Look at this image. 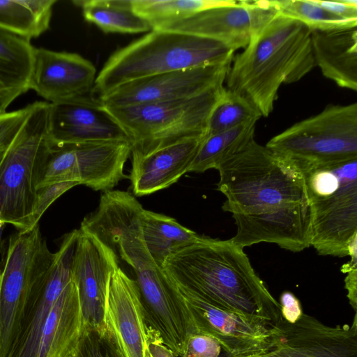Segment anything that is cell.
<instances>
[{
    "label": "cell",
    "mask_w": 357,
    "mask_h": 357,
    "mask_svg": "<svg viewBox=\"0 0 357 357\" xmlns=\"http://www.w3.org/2000/svg\"><path fill=\"white\" fill-rule=\"evenodd\" d=\"M261 114L245 97L225 88L208 119L204 137L257 122Z\"/></svg>",
    "instance_id": "32"
},
{
    "label": "cell",
    "mask_w": 357,
    "mask_h": 357,
    "mask_svg": "<svg viewBox=\"0 0 357 357\" xmlns=\"http://www.w3.org/2000/svg\"><path fill=\"white\" fill-rule=\"evenodd\" d=\"M357 27L311 31L312 53L322 75L342 88L357 90Z\"/></svg>",
    "instance_id": "25"
},
{
    "label": "cell",
    "mask_w": 357,
    "mask_h": 357,
    "mask_svg": "<svg viewBox=\"0 0 357 357\" xmlns=\"http://www.w3.org/2000/svg\"><path fill=\"white\" fill-rule=\"evenodd\" d=\"M132 145L125 142L69 144L52 146L38 188L63 181L94 190H112L128 178L123 173Z\"/></svg>",
    "instance_id": "10"
},
{
    "label": "cell",
    "mask_w": 357,
    "mask_h": 357,
    "mask_svg": "<svg viewBox=\"0 0 357 357\" xmlns=\"http://www.w3.org/2000/svg\"><path fill=\"white\" fill-rule=\"evenodd\" d=\"M271 357H357V314L351 325L329 326L303 313L271 327Z\"/></svg>",
    "instance_id": "15"
},
{
    "label": "cell",
    "mask_w": 357,
    "mask_h": 357,
    "mask_svg": "<svg viewBox=\"0 0 357 357\" xmlns=\"http://www.w3.org/2000/svg\"><path fill=\"white\" fill-rule=\"evenodd\" d=\"M105 324L124 357H146L147 324L135 280L119 266L109 284Z\"/></svg>",
    "instance_id": "22"
},
{
    "label": "cell",
    "mask_w": 357,
    "mask_h": 357,
    "mask_svg": "<svg viewBox=\"0 0 357 357\" xmlns=\"http://www.w3.org/2000/svg\"><path fill=\"white\" fill-rule=\"evenodd\" d=\"M224 85L181 99L124 107H107L132 142L146 153L187 139L204 137L208 117Z\"/></svg>",
    "instance_id": "8"
},
{
    "label": "cell",
    "mask_w": 357,
    "mask_h": 357,
    "mask_svg": "<svg viewBox=\"0 0 357 357\" xmlns=\"http://www.w3.org/2000/svg\"><path fill=\"white\" fill-rule=\"evenodd\" d=\"M202 139H187L144 154L131 151L128 178L133 194L149 195L177 182L189 172Z\"/></svg>",
    "instance_id": "23"
},
{
    "label": "cell",
    "mask_w": 357,
    "mask_h": 357,
    "mask_svg": "<svg viewBox=\"0 0 357 357\" xmlns=\"http://www.w3.org/2000/svg\"><path fill=\"white\" fill-rule=\"evenodd\" d=\"M75 250L73 242L67 240L61 242L47 273L26 303L19 333L7 357H36L48 314L72 280Z\"/></svg>",
    "instance_id": "21"
},
{
    "label": "cell",
    "mask_w": 357,
    "mask_h": 357,
    "mask_svg": "<svg viewBox=\"0 0 357 357\" xmlns=\"http://www.w3.org/2000/svg\"><path fill=\"white\" fill-rule=\"evenodd\" d=\"M29 106L23 126L0 160V220L18 231L33 228L38 185L52 147L50 104L36 101Z\"/></svg>",
    "instance_id": "5"
},
{
    "label": "cell",
    "mask_w": 357,
    "mask_h": 357,
    "mask_svg": "<svg viewBox=\"0 0 357 357\" xmlns=\"http://www.w3.org/2000/svg\"><path fill=\"white\" fill-rule=\"evenodd\" d=\"M256 122H250L202 139L189 172L217 167L254 139Z\"/></svg>",
    "instance_id": "30"
},
{
    "label": "cell",
    "mask_w": 357,
    "mask_h": 357,
    "mask_svg": "<svg viewBox=\"0 0 357 357\" xmlns=\"http://www.w3.org/2000/svg\"><path fill=\"white\" fill-rule=\"evenodd\" d=\"M5 225H6V223L0 220V244H1L2 233H3V229L5 227Z\"/></svg>",
    "instance_id": "44"
},
{
    "label": "cell",
    "mask_w": 357,
    "mask_h": 357,
    "mask_svg": "<svg viewBox=\"0 0 357 357\" xmlns=\"http://www.w3.org/2000/svg\"><path fill=\"white\" fill-rule=\"evenodd\" d=\"M180 293L197 333L216 340L226 356L261 354L272 349V324L268 321L222 310L187 293Z\"/></svg>",
    "instance_id": "18"
},
{
    "label": "cell",
    "mask_w": 357,
    "mask_h": 357,
    "mask_svg": "<svg viewBox=\"0 0 357 357\" xmlns=\"http://www.w3.org/2000/svg\"><path fill=\"white\" fill-rule=\"evenodd\" d=\"M146 357H178L162 342L160 335L147 326L146 339Z\"/></svg>",
    "instance_id": "38"
},
{
    "label": "cell",
    "mask_w": 357,
    "mask_h": 357,
    "mask_svg": "<svg viewBox=\"0 0 357 357\" xmlns=\"http://www.w3.org/2000/svg\"><path fill=\"white\" fill-rule=\"evenodd\" d=\"M29 110L28 105L17 110L0 112V153L10 146L23 126Z\"/></svg>",
    "instance_id": "35"
},
{
    "label": "cell",
    "mask_w": 357,
    "mask_h": 357,
    "mask_svg": "<svg viewBox=\"0 0 357 357\" xmlns=\"http://www.w3.org/2000/svg\"><path fill=\"white\" fill-rule=\"evenodd\" d=\"M279 303L282 317L287 322L296 321L303 314L299 300L291 292H283Z\"/></svg>",
    "instance_id": "39"
},
{
    "label": "cell",
    "mask_w": 357,
    "mask_h": 357,
    "mask_svg": "<svg viewBox=\"0 0 357 357\" xmlns=\"http://www.w3.org/2000/svg\"><path fill=\"white\" fill-rule=\"evenodd\" d=\"M82 330L78 291L71 280L48 314L36 357H70Z\"/></svg>",
    "instance_id": "24"
},
{
    "label": "cell",
    "mask_w": 357,
    "mask_h": 357,
    "mask_svg": "<svg viewBox=\"0 0 357 357\" xmlns=\"http://www.w3.org/2000/svg\"><path fill=\"white\" fill-rule=\"evenodd\" d=\"M56 0H0V29L31 40L49 28Z\"/></svg>",
    "instance_id": "29"
},
{
    "label": "cell",
    "mask_w": 357,
    "mask_h": 357,
    "mask_svg": "<svg viewBox=\"0 0 357 357\" xmlns=\"http://www.w3.org/2000/svg\"><path fill=\"white\" fill-rule=\"evenodd\" d=\"M216 169L222 210L231 214L308 199L303 174L255 139Z\"/></svg>",
    "instance_id": "4"
},
{
    "label": "cell",
    "mask_w": 357,
    "mask_h": 357,
    "mask_svg": "<svg viewBox=\"0 0 357 357\" xmlns=\"http://www.w3.org/2000/svg\"><path fill=\"white\" fill-rule=\"evenodd\" d=\"M79 185L76 182L63 181L52 183L37 190V197L32 215V226L35 227L47 208L61 195Z\"/></svg>",
    "instance_id": "36"
},
{
    "label": "cell",
    "mask_w": 357,
    "mask_h": 357,
    "mask_svg": "<svg viewBox=\"0 0 357 357\" xmlns=\"http://www.w3.org/2000/svg\"><path fill=\"white\" fill-rule=\"evenodd\" d=\"M48 126L52 146L112 142L132 145L128 133L107 108L89 94L50 104Z\"/></svg>",
    "instance_id": "19"
},
{
    "label": "cell",
    "mask_w": 357,
    "mask_h": 357,
    "mask_svg": "<svg viewBox=\"0 0 357 357\" xmlns=\"http://www.w3.org/2000/svg\"><path fill=\"white\" fill-rule=\"evenodd\" d=\"M143 207L130 192L110 190L98 208L85 217L80 229L93 234L131 267L151 259L141 229Z\"/></svg>",
    "instance_id": "12"
},
{
    "label": "cell",
    "mask_w": 357,
    "mask_h": 357,
    "mask_svg": "<svg viewBox=\"0 0 357 357\" xmlns=\"http://www.w3.org/2000/svg\"><path fill=\"white\" fill-rule=\"evenodd\" d=\"M78 231L72 280L78 291L83 328H105L107 294L119 267V257L93 234L80 228Z\"/></svg>",
    "instance_id": "17"
},
{
    "label": "cell",
    "mask_w": 357,
    "mask_h": 357,
    "mask_svg": "<svg viewBox=\"0 0 357 357\" xmlns=\"http://www.w3.org/2000/svg\"><path fill=\"white\" fill-rule=\"evenodd\" d=\"M312 213L311 245L343 257L357 237V158L303 172Z\"/></svg>",
    "instance_id": "6"
},
{
    "label": "cell",
    "mask_w": 357,
    "mask_h": 357,
    "mask_svg": "<svg viewBox=\"0 0 357 357\" xmlns=\"http://www.w3.org/2000/svg\"><path fill=\"white\" fill-rule=\"evenodd\" d=\"M84 20L104 33H139L152 30L132 9L131 0H74Z\"/></svg>",
    "instance_id": "28"
},
{
    "label": "cell",
    "mask_w": 357,
    "mask_h": 357,
    "mask_svg": "<svg viewBox=\"0 0 357 357\" xmlns=\"http://www.w3.org/2000/svg\"><path fill=\"white\" fill-rule=\"evenodd\" d=\"M280 14L296 20L311 31H329L357 27V21L337 17L317 5L314 0H271Z\"/></svg>",
    "instance_id": "33"
},
{
    "label": "cell",
    "mask_w": 357,
    "mask_h": 357,
    "mask_svg": "<svg viewBox=\"0 0 357 357\" xmlns=\"http://www.w3.org/2000/svg\"><path fill=\"white\" fill-rule=\"evenodd\" d=\"M222 347L214 338L204 334L190 335L181 357H219Z\"/></svg>",
    "instance_id": "37"
},
{
    "label": "cell",
    "mask_w": 357,
    "mask_h": 357,
    "mask_svg": "<svg viewBox=\"0 0 357 357\" xmlns=\"http://www.w3.org/2000/svg\"><path fill=\"white\" fill-rule=\"evenodd\" d=\"M6 89L0 83V112H6L8 108L6 105Z\"/></svg>",
    "instance_id": "42"
},
{
    "label": "cell",
    "mask_w": 357,
    "mask_h": 357,
    "mask_svg": "<svg viewBox=\"0 0 357 357\" xmlns=\"http://www.w3.org/2000/svg\"><path fill=\"white\" fill-rule=\"evenodd\" d=\"M316 66L311 31L277 11L243 50L234 56L227 89L248 99L268 117L284 84L300 81Z\"/></svg>",
    "instance_id": "2"
},
{
    "label": "cell",
    "mask_w": 357,
    "mask_h": 357,
    "mask_svg": "<svg viewBox=\"0 0 357 357\" xmlns=\"http://www.w3.org/2000/svg\"><path fill=\"white\" fill-rule=\"evenodd\" d=\"M70 357H124L114 337L105 328H83Z\"/></svg>",
    "instance_id": "34"
},
{
    "label": "cell",
    "mask_w": 357,
    "mask_h": 357,
    "mask_svg": "<svg viewBox=\"0 0 357 357\" xmlns=\"http://www.w3.org/2000/svg\"><path fill=\"white\" fill-rule=\"evenodd\" d=\"M226 357H271L268 356L266 353L261 354H252L248 356H226Z\"/></svg>",
    "instance_id": "43"
},
{
    "label": "cell",
    "mask_w": 357,
    "mask_h": 357,
    "mask_svg": "<svg viewBox=\"0 0 357 357\" xmlns=\"http://www.w3.org/2000/svg\"><path fill=\"white\" fill-rule=\"evenodd\" d=\"M314 1L329 13L341 18L357 21V7L345 4L340 0L329 1L314 0Z\"/></svg>",
    "instance_id": "40"
},
{
    "label": "cell",
    "mask_w": 357,
    "mask_h": 357,
    "mask_svg": "<svg viewBox=\"0 0 357 357\" xmlns=\"http://www.w3.org/2000/svg\"><path fill=\"white\" fill-rule=\"evenodd\" d=\"M232 216L237 231L229 240L242 249L267 242L297 252L311 245L312 213L308 199Z\"/></svg>",
    "instance_id": "16"
},
{
    "label": "cell",
    "mask_w": 357,
    "mask_h": 357,
    "mask_svg": "<svg viewBox=\"0 0 357 357\" xmlns=\"http://www.w3.org/2000/svg\"><path fill=\"white\" fill-rule=\"evenodd\" d=\"M276 13L271 1H236L231 5L202 10L157 30L212 39L234 52L244 49Z\"/></svg>",
    "instance_id": "13"
},
{
    "label": "cell",
    "mask_w": 357,
    "mask_h": 357,
    "mask_svg": "<svg viewBox=\"0 0 357 357\" xmlns=\"http://www.w3.org/2000/svg\"><path fill=\"white\" fill-rule=\"evenodd\" d=\"M132 269L147 326L181 357L188 338L197 333L183 296L153 260L138 264Z\"/></svg>",
    "instance_id": "11"
},
{
    "label": "cell",
    "mask_w": 357,
    "mask_h": 357,
    "mask_svg": "<svg viewBox=\"0 0 357 357\" xmlns=\"http://www.w3.org/2000/svg\"><path fill=\"white\" fill-rule=\"evenodd\" d=\"M347 276L344 279V287L347 290V296L349 304L354 310H357V264L349 267L347 271Z\"/></svg>",
    "instance_id": "41"
},
{
    "label": "cell",
    "mask_w": 357,
    "mask_h": 357,
    "mask_svg": "<svg viewBox=\"0 0 357 357\" xmlns=\"http://www.w3.org/2000/svg\"><path fill=\"white\" fill-rule=\"evenodd\" d=\"M96 77L93 64L79 54L35 49L29 88L50 104L88 95Z\"/></svg>",
    "instance_id": "20"
},
{
    "label": "cell",
    "mask_w": 357,
    "mask_h": 357,
    "mask_svg": "<svg viewBox=\"0 0 357 357\" xmlns=\"http://www.w3.org/2000/svg\"><path fill=\"white\" fill-rule=\"evenodd\" d=\"M54 258L38 224L11 235L0 264V357H7L19 333L26 303Z\"/></svg>",
    "instance_id": "9"
},
{
    "label": "cell",
    "mask_w": 357,
    "mask_h": 357,
    "mask_svg": "<svg viewBox=\"0 0 357 357\" xmlns=\"http://www.w3.org/2000/svg\"><path fill=\"white\" fill-rule=\"evenodd\" d=\"M234 53L212 39L183 32L152 29L110 55L96 76L91 93L99 99L135 79L231 62Z\"/></svg>",
    "instance_id": "3"
},
{
    "label": "cell",
    "mask_w": 357,
    "mask_h": 357,
    "mask_svg": "<svg viewBox=\"0 0 357 357\" xmlns=\"http://www.w3.org/2000/svg\"><path fill=\"white\" fill-rule=\"evenodd\" d=\"M231 62L180 70L135 79L99 100L107 107H124L194 96L224 85Z\"/></svg>",
    "instance_id": "14"
},
{
    "label": "cell",
    "mask_w": 357,
    "mask_h": 357,
    "mask_svg": "<svg viewBox=\"0 0 357 357\" xmlns=\"http://www.w3.org/2000/svg\"><path fill=\"white\" fill-rule=\"evenodd\" d=\"M141 229L151 257L161 268L169 255L199 237L175 219L145 209L141 215Z\"/></svg>",
    "instance_id": "27"
},
{
    "label": "cell",
    "mask_w": 357,
    "mask_h": 357,
    "mask_svg": "<svg viewBox=\"0 0 357 357\" xmlns=\"http://www.w3.org/2000/svg\"><path fill=\"white\" fill-rule=\"evenodd\" d=\"M162 270L180 291L215 307L272 324L280 305L257 275L243 249L229 239L199 236L169 255Z\"/></svg>",
    "instance_id": "1"
},
{
    "label": "cell",
    "mask_w": 357,
    "mask_h": 357,
    "mask_svg": "<svg viewBox=\"0 0 357 357\" xmlns=\"http://www.w3.org/2000/svg\"><path fill=\"white\" fill-rule=\"evenodd\" d=\"M3 153V152L0 153V160H1V157H2Z\"/></svg>",
    "instance_id": "45"
},
{
    "label": "cell",
    "mask_w": 357,
    "mask_h": 357,
    "mask_svg": "<svg viewBox=\"0 0 357 357\" xmlns=\"http://www.w3.org/2000/svg\"><path fill=\"white\" fill-rule=\"evenodd\" d=\"M266 146L302 173L357 158V103L328 105L274 136Z\"/></svg>",
    "instance_id": "7"
},
{
    "label": "cell",
    "mask_w": 357,
    "mask_h": 357,
    "mask_svg": "<svg viewBox=\"0 0 357 357\" xmlns=\"http://www.w3.org/2000/svg\"><path fill=\"white\" fill-rule=\"evenodd\" d=\"M234 0H131L135 13L157 30L209 8L233 4Z\"/></svg>",
    "instance_id": "31"
},
{
    "label": "cell",
    "mask_w": 357,
    "mask_h": 357,
    "mask_svg": "<svg viewBox=\"0 0 357 357\" xmlns=\"http://www.w3.org/2000/svg\"><path fill=\"white\" fill-rule=\"evenodd\" d=\"M35 49L30 40L0 29V83L8 107L30 90Z\"/></svg>",
    "instance_id": "26"
}]
</instances>
